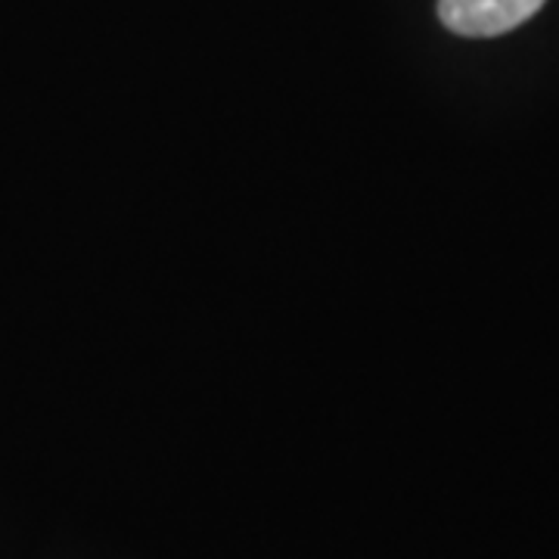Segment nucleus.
Segmentation results:
<instances>
[{
	"instance_id": "obj_1",
	"label": "nucleus",
	"mask_w": 559,
	"mask_h": 559,
	"mask_svg": "<svg viewBox=\"0 0 559 559\" xmlns=\"http://www.w3.org/2000/svg\"><path fill=\"white\" fill-rule=\"evenodd\" d=\"M544 0H439L441 22L463 38H495L532 20Z\"/></svg>"
}]
</instances>
